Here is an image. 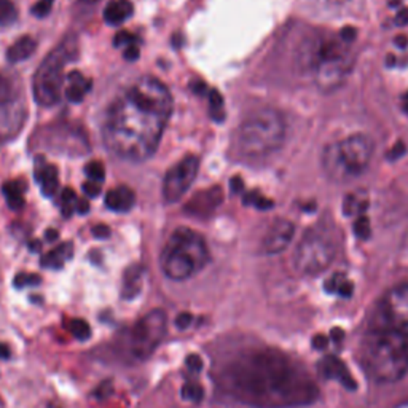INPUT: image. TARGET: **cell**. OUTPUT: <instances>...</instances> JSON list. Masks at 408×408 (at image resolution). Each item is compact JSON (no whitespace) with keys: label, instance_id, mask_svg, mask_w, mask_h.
I'll use <instances>...</instances> for the list:
<instances>
[{"label":"cell","instance_id":"d6986e66","mask_svg":"<svg viewBox=\"0 0 408 408\" xmlns=\"http://www.w3.org/2000/svg\"><path fill=\"white\" fill-rule=\"evenodd\" d=\"M66 80L67 86L64 90V94L67 101L72 102V104H80L85 99V94L91 88V81L85 79L84 74H80L79 71H72L71 74H67Z\"/></svg>","mask_w":408,"mask_h":408},{"label":"cell","instance_id":"74e56055","mask_svg":"<svg viewBox=\"0 0 408 408\" xmlns=\"http://www.w3.org/2000/svg\"><path fill=\"white\" fill-rule=\"evenodd\" d=\"M186 366L190 373H200L203 370L204 364H203V359L198 356V354H190V356L187 357Z\"/></svg>","mask_w":408,"mask_h":408},{"label":"cell","instance_id":"4316f807","mask_svg":"<svg viewBox=\"0 0 408 408\" xmlns=\"http://www.w3.org/2000/svg\"><path fill=\"white\" fill-rule=\"evenodd\" d=\"M204 397V390L201 385L195 381H187L182 387V399L192 404H200Z\"/></svg>","mask_w":408,"mask_h":408},{"label":"cell","instance_id":"1f68e13d","mask_svg":"<svg viewBox=\"0 0 408 408\" xmlns=\"http://www.w3.org/2000/svg\"><path fill=\"white\" fill-rule=\"evenodd\" d=\"M85 174L88 176L90 181L101 183L105 179V168L101 162H90L85 166Z\"/></svg>","mask_w":408,"mask_h":408},{"label":"cell","instance_id":"9a60e30c","mask_svg":"<svg viewBox=\"0 0 408 408\" xmlns=\"http://www.w3.org/2000/svg\"><path fill=\"white\" fill-rule=\"evenodd\" d=\"M319 370L327 380L338 381L344 390L356 391L357 383L354 380L351 372L348 370V367L335 356H327L319 362Z\"/></svg>","mask_w":408,"mask_h":408},{"label":"cell","instance_id":"f907efd6","mask_svg":"<svg viewBox=\"0 0 408 408\" xmlns=\"http://www.w3.org/2000/svg\"><path fill=\"white\" fill-rule=\"evenodd\" d=\"M394 43L397 47L404 50V48H407V45H408V38H407V36H397L394 38Z\"/></svg>","mask_w":408,"mask_h":408},{"label":"cell","instance_id":"e0dca14e","mask_svg":"<svg viewBox=\"0 0 408 408\" xmlns=\"http://www.w3.org/2000/svg\"><path fill=\"white\" fill-rule=\"evenodd\" d=\"M144 275L145 270L140 265H131L129 268H126L123 275V283H121V298L133 300L142 292Z\"/></svg>","mask_w":408,"mask_h":408},{"label":"cell","instance_id":"8fae6325","mask_svg":"<svg viewBox=\"0 0 408 408\" xmlns=\"http://www.w3.org/2000/svg\"><path fill=\"white\" fill-rule=\"evenodd\" d=\"M381 324L377 329H387L408 337V284L396 285L385 295L380 305Z\"/></svg>","mask_w":408,"mask_h":408},{"label":"cell","instance_id":"f5cc1de1","mask_svg":"<svg viewBox=\"0 0 408 408\" xmlns=\"http://www.w3.org/2000/svg\"><path fill=\"white\" fill-rule=\"evenodd\" d=\"M0 359H2V361H7V359H10V349L7 344H3V343H0Z\"/></svg>","mask_w":408,"mask_h":408},{"label":"cell","instance_id":"2e32d148","mask_svg":"<svg viewBox=\"0 0 408 408\" xmlns=\"http://www.w3.org/2000/svg\"><path fill=\"white\" fill-rule=\"evenodd\" d=\"M36 179L42 183V195L47 198H53L56 195L58 187H60V177H58V169L53 164H48L42 157L36 158Z\"/></svg>","mask_w":408,"mask_h":408},{"label":"cell","instance_id":"7c38bea8","mask_svg":"<svg viewBox=\"0 0 408 408\" xmlns=\"http://www.w3.org/2000/svg\"><path fill=\"white\" fill-rule=\"evenodd\" d=\"M200 160L195 155H187L181 162L174 164L164 176L163 181V198L166 203L181 201L183 195L192 187L198 176Z\"/></svg>","mask_w":408,"mask_h":408},{"label":"cell","instance_id":"9f6ffc18","mask_svg":"<svg viewBox=\"0 0 408 408\" xmlns=\"http://www.w3.org/2000/svg\"><path fill=\"white\" fill-rule=\"evenodd\" d=\"M396 62H397V61H396V58H394V56H392V55H387V61H386V66H387V67H392V66L396 64Z\"/></svg>","mask_w":408,"mask_h":408},{"label":"cell","instance_id":"277c9868","mask_svg":"<svg viewBox=\"0 0 408 408\" xmlns=\"http://www.w3.org/2000/svg\"><path fill=\"white\" fill-rule=\"evenodd\" d=\"M359 361L373 381H399L408 373V337L387 329H373L362 338Z\"/></svg>","mask_w":408,"mask_h":408},{"label":"cell","instance_id":"6f0895ef","mask_svg":"<svg viewBox=\"0 0 408 408\" xmlns=\"http://www.w3.org/2000/svg\"><path fill=\"white\" fill-rule=\"evenodd\" d=\"M327 2L332 3V5H343V3L351 2V0H327Z\"/></svg>","mask_w":408,"mask_h":408},{"label":"cell","instance_id":"d6a6232c","mask_svg":"<svg viewBox=\"0 0 408 408\" xmlns=\"http://www.w3.org/2000/svg\"><path fill=\"white\" fill-rule=\"evenodd\" d=\"M42 283V278L38 275H31V273H19L14 278V288L23 289L27 288V285H38Z\"/></svg>","mask_w":408,"mask_h":408},{"label":"cell","instance_id":"8992f818","mask_svg":"<svg viewBox=\"0 0 408 408\" xmlns=\"http://www.w3.org/2000/svg\"><path fill=\"white\" fill-rule=\"evenodd\" d=\"M373 140L367 134H351L325 145L320 163L330 181L343 183L362 176L370 166Z\"/></svg>","mask_w":408,"mask_h":408},{"label":"cell","instance_id":"7bdbcfd3","mask_svg":"<svg viewBox=\"0 0 408 408\" xmlns=\"http://www.w3.org/2000/svg\"><path fill=\"white\" fill-rule=\"evenodd\" d=\"M139 55H140V51H139V47L138 45L126 47L125 51H123V56H125L126 61H138L139 60Z\"/></svg>","mask_w":408,"mask_h":408},{"label":"cell","instance_id":"30bf717a","mask_svg":"<svg viewBox=\"0 0 408 408\" xmlns=\"http://www.w3.org/2000/svg\"><path fill=\"white\" fill-rule=\"evenodd\" d=\"M168 329V314L163 309H152L128 333V351L136 361H145L163 342Z\"/></svg>","mask_w":408,"mask_h":408},{"label":"cell","instance_id":"5b68a950","mask_svg":"<svg viewBox=\"0 0 408 408\" xmlns=\"http://www.w3.org/2000/svg\"><path fill=\"white\" fill-rule=\"evenodd\" d=\"M285 120L281 112L270 107L251 112L236 133V147L244 158L262 160L284 145Z\"/></svg>","mask_w":408,"mask_h":408},{"label":"cell","instance_id":"ab89813d","mask_svg":"<svg viewBox=\"0 0 408 408\" xmlns=\"http://www.w3.org/2000/svg\"><path fill=\"white\" fill-rule=\"evenodd\" d=\"M84 192H85V195H86V196L96 198V196H98L99 193H101V186H99L98 182H93V181L85 182V183H84Z\"/></svg>","mask_w":408,"mask_h":408},{"label":"cell","instance_id":"bcb514c9","mask_svg":"<svg viewBox=\"0 0 408 408\" xmlns=\"http://www.w3.org/2000/svg\"><path fill=\"white\" fill-rule=\"evenodd\" d=\"M93 235L94 238H98V240H105V238L110 236V228L107 225H96L93 228Z\"/></svg>","mask_w":408,"mask_h":408},{"label":"cell","instance_id":"680465c9","mask_svg":"<svg viewBox=\"0 0 408 408\" xmlns=\"http://www.w3.org/2000/svg\"><path fill=\"white\" fill-rule=\"evenodd\" d=\"M38 249H40V242H38V241H34V242H31V251L37 252Z\"/></svg>","mask_w":408,"mask_h":408},{"label":"cell","instance_id":"52a82bcc","mask_svg":"<svg viewBox=\"0 0 408 408\" xmlns=\"http://www.w3.org/2000/svg\"><path fill=\"white\" fill-rule=\"evenodd\" d=\"M211 257L200 233L181 227L169 238L160 257L163 273L173 281H186L209 264Z\"/></svg>","mask_w":408,"mask_h":408},{"label":"cell","instance_id":"4dcf8cb0","mask_svg":"<svg viewBox=\"0 0 408 408\" xmlns=\"http://www.w3.org/2000/svg\"><path fill=\"white\" fill-rule=\"evenodd\" d=\"M366 207H367V203L359 200L356 195H348L343 201V212L346 214V216H353V214L356 212L366 211Z\"/></svg>","mask_w":408,"mask_h":408},{"label":"cell","instance_id":"f1b7e54d","mask_svg":"<svg viewBox=\"0 0 408 408\" xmlns=\"http://www.w3.org/2000/svg\"><path fill=\"white\" fill-rule=\"evenodd\" d=\"M79 201V198H77L75 192L72 190V188H64L62 190V195H61V211H62V216L66 218L71 217L72 214L75 211V204Z\"/></svg>","mask_w":408,"mask_h":408},{"label":"cell","instance_id":"94428289","mask_svg":"<svg viewBox=\"0 0 408 408\" xmlns=\"http://www.w3.org/2000/svg\"><path fill=\"white\" fill-rule=\"evenodd\" d=\"M48 2H51V3H53V0H48Z\"/></svg>","mask_w":408,"mask_h":408},{"label":"cell","instance_id":"f35d334b","mask_svg":"<svg viewBox=\"0 0 408 408\" xmlns=\"http://www.w3.org/2000/svg\"><path fill=\"white\" fill-rule=\"evenodd\" d=\"M192 320H193V316L190 313H181L176 318V320H174V324H176V327L179 330H187L190 327Z\"/></svg>","mask_w":408,"mask_h":408},{"label":"cell","instance_id":"7402d4cb","mask_svg":"<svg viewBox=\"0 0 408 408\" xmlns=\"http://www.w3.org/2000/svg\"><path fill=\"white\" fill-rule=\"evenodd\" d=\"M34 51H36V42H34V38L27 36L21 37L8 48L7 60L12 62V64H16V62L26 61Z\"/></svg>","mask_w":408,"mask_h":408},{"label":"cell","instance_id":"60d3db41","mask_svg":"<svg viewBox=\"0 0 408 408\" xmlns=\"http://www.w3.org/2000/svg\"><path fill=\"white\" fill-rule=\"evenodd\" d=\"M356 37L357 32L354 27H344L342 29V32H340V38H342L344 43H348V45H351V43L356 40Z\"/></svg>","mask_w":408,"mask_h":408},{"label":"cell","instance_id":"d4e9b609","mask_svg":"<svg viewBox=\"0 0 408 408\" xmlns=\"http://www.w3.org/2000/svg\"><path fill=\"white\" fill-rule=\"evenodd\" d=\"M66 327L79 342H86L91 337V327L85 319H71Z\"/></svg>","mask_w":408,"mask_h":408},{"label":"cell","instance_id":"44dd1931","mask_svg":"<svg viewBox=\"0 0 408 408\" xmlns=\"http://www.w3.org/2000/svg\"><path fill=\"white\" fill-rule=\"evenodd\" d=\"M74 255V244L72 242H62L56 247L42 257V266L43 268L50 270H61L64 266L66 262H69Z\"/></svg>","mask_w":408,"mask_h":408},{"label":"cell","instance_id":"836d02e7","mask_svg":"<svg viewBox=\"0 0 408 408\" xmlns=\"http://www.w3.org/2000/svg\"><path fill=\"white\" fill-rule=\"evenodd\" d=\"M354 233H356V236L361 238V240H368V238H370V220H368L366 216L357 217L356 223H354Z\"/></svg>","mask_w":408,"mask_h":408},{"label":"cell","instance_id":"7dc6e473","mask_svg":"<svg viewBox=\"0 0 408 408\" xmlns=\"http://www.w3.org/2000/svg\"><path fill=\"white\" fill-rule=\"evenodd\" d=\"M396 26L399 27H404L408 24V8H402L399 13L396 14V19H394Z\"/></svg>","mask_w":408,"mask_h":408},{"label":"cell","instance_id":"816d5d0a","mask_svg":"<svg viewBox=\"0 0 408 408\" xmlns=\"http://www.w3.org/2000/svg\"><path fill=\"white\" fill-rule=\"evenodd\" d=\"M313 343H314L316 349H324L325 346H327V340H325L324 337H316Z\"/></svg>","mask_w":408,"mask_h":408},{"label":"cell","instance_id":"f6af8a7d","mask_svg":"<svg viewBox=\"0 0 408 408\" xmlns=\"http://www.w3.org/2000/svg\"><path fill=\"white\" fill-rule=\"evenodd\" d=\"M190 90L193 91V93H195L196 96H204L207 93V86H206V84H204V81H201V80H193L192 84H190Z\"/></svg>","mask_w":408,"mask_h":408},{"label":"cell","instance_id":"ac0fdd59","mask_svg":"<svg viewBox=\"0 0 408 408\" xmlns=\"http://www.w3.org/2000/svg\"><path fill=\"white\" fill-rule=\"evenodd\" d=\"M136 203V195L129 187L120 186L105 195V206L114 212H129Z\"/></svg>","mask_w":408,"mask_h":408},{"label":"cell","instance_id":"9c48e42d","mask_svg":"<svg viewBox=\"0 0 408 408\" xmlns=\"http://www.w3.org/2000/svg\"><path fill=\"white\" fill-rule=\"evenodd\" d=\"M337 255V242L322 228H311L305 233L294 254V266L298 273L316 276L324 273Z\"/></svg>","mask_w":408,"mask_h":408},{"label":"cell","instance_id":"e575fe53","mask_svg":"<svg viewBox=\"0 0 408 408\" xmlns=\"http://www.w3.org/2000/svg\"><path fill=\"white\" fill-rule=\"evenodd\" d=\"M136 42H138V37L133 36V34H129L128 31H121L115 36L114 38V47L115 48H120V47H129V45H136Z\"/></svg>","mask_w":408,"mask_h":408},{"label":"cell","instance_id":"5bb4252c","mask_svg":"<svg viewBox=\"0 0 408 408\" xmlns=\"http://www.w3.org/2000/svg\"><path fill=\"white\" fill-rule=\"evenodd\" d=\"M295 227L290 220L285 218H278L271 223V227L266 231L262 242V249L266 255H276L284 252L290 246V242L294 240Z\"/></svg>","mask_w":408,"mask_h":408},{"label":"cell","instance_id":"f546056e","mask_svg":"<svg viewBox=\"0 0 408 408\" xmlns=\"http://www.w3.org/2000/svg\"><path fill=\"white\" fill-rule=\"evenodd\" d=\"M242 203H244L246 206H249V204H252V206H255L257 209H260V211H268V209L273 207V201L268 200V198L259 195V193H257V192L247 193V195L244 196V200H242Z\"/></svg>","mask_w":408,"mask_h":408},{"label":"cell","instance_id":"ba28073f","mask_svg":"<svg viewBox=\"0 0 408 408\" xmlns=\"http://www.w3.org/2000/svg\"><path fill=\"white\" fill-rule=\"evenodd\" d=\"M79 55L77 37L67 36L38 67L32 80L34 99L38 105L51 107L60 102L64 67Z\"/></svg>","mask_w":408,"mask_h":408},{"label":"cell","instance_id":"603a6c76","mask_svg":"<svg viewBox=\"0 0 408 408\" xmlns=\"http://www.w3.org/2000/svg\"><path fill=\"white\" fill-rule=\"evenodd\" d=\"M24 192H26V186L19 181L7 182L3 186L5 200L12 211H19L24 207Z\"/></svg>","mask_w":408,"mask_h":408},{"label":"cell","instance_id":"b9f144b4","mask_svg":"<svg viewBox=\"0 0 408 408\" xmlns=\"http://www.w3.org/2000/svg\"><path fill=\"white\" fill-rule=\"evenodd\" d=\"M405 152H407L405 144L404 142H397L394 147L391 149V152L387 153V158H390V160H399L400 157H404Z\"/></svg>","mask_w":408,"mask_h":408},{"label":"cell","instance_id":"cb8c5ba5","mask_svg":"<svg viewBox=\"0 0 408 408\" xmlns=\"http://www.w3.org/2000/svg\"><path fill=\"white\" fill-rule=\"evenodd\" d=\"M325 290L329 294H337L340 297H351L354 285L351 281H348L343 275H333L332 278H329L325 281Z\"/></svg>","mask_w":408,"mask_h":408},{"label":"cell","instance_id":"484cf974","mask_svg":"<svg viewBox=\"0 0 408 408\" xmlns=\"http://www.w3.org/2000/svg\"><path fill=\"white\" fill-rule=\"evenodd\" d=\"M209 109H211V116L217 123H222L225 118V112H223V98L217 90L209 91Z\"/></svg>","mask_w":408,"mask_h":408},{"label":"cell","instance_id":"8d00e7d4","mask_svg":"<svg viewBox=\"0 0 408 408\" xmlns=\"http://www.w3.org/2000/svg\"><path fill=\"white\" fill-rule=\"evenodd\" d=\"M51 2H48V0H40V2H37L36 5L32 7V14L37 18H45L48 13L51 12Z\"/></svg>","mask_w":408,"mask_h":408},{"label":"cell","instance_id":"d590c367","mask_svg":"<svg viewBox=\"0 0 408 408\" xmlns=\"http://www.w3.org/2000/svg\"><path fill=\"white\" fill-rule=\"evenodd\" d=\"M13 91L10 81L5 79V77L0 75V105L8 104V102H13Z\"/></svg>","mask_w":408,"mask_h":408},{"label":"cell","instance_id":"83f0119b","mask_svg":"<svg viewBox=\"0 0 408 408\" xmlns=\"http://www.w3.org/2000/svg\"><path fill=\"white\" fill-rule=\"evenodd\" d=\"M18 12L12 0H0V26H10L16 21Z\"/></svg>","mask_w":408,"mask_h":408},{"label":"cell","instance_id":"ee69618b","mask_svg":"<svg viewBox=\"0 0 408 408\" xmlns=\"http://www.w3.org/2000/svg\"><path fill=\"white\" fill-rule=\"evenodd\" d=\"M110 392H112V383L110 381H104L98 387V390H96L94 397H98V399H105V397H109Z\"/></svg>","mask_w":408,"mask_h":408},{"label":"cell","instance_id":"11a10c76","mask_svg":"<svg viewBox=\"0 0 408 408\" xmlns=\"http://www.w3.org/2000/svg\"><path fill=\"white\" fill-rule=\"evenodd\" d=\"M171 42H173V45L176 47V48L181 47V45H182V36H181V34H176V36L173 37V40H171Z\"/></svg>","mask_w":408,"mask_h":408},{"label":"cell","instance_id":"ffe728a7","mask_svg":"<svg viewBox=\"0 0 408 408\" xmlns=\"http://www.w3.org/2000/svg\"><path fill=\"white\" fill-rule=\"evenodd\" d=\"M134 13V7L129 0H112L104 10V21L109 26H120Z\"/></svg>","mask_w":408,"mask_h":408},{"label":"cell","instance_id":"c3c4849f","mask_svg":"<svg viewBox=\"0 0 408 408\" xmlns=\"http://www.w3.org/2000/svg\"><path fill=\"white\" fill-rule=\"evenodd\" d=\"M75 211L79 214H88L90 211V203L86 198H79V201L75 204Z\"/></svg>","mask_w":408,"mask_h":408},{"label":"cell","instance_id":"db71d44e","mask_svg":"<svg viewBox=\"0 0 408 408\" xmlns=\"http://www.w3.org/2000/svg\"><path fill=\"white\" fill-rule=\"evenodd\" d=\"M45 236H47L48 241H56L58 238H60V233H58L56 230H47Z\"/></svg>","mask_w":408,"mask_h":408},{"label":"cell","instance_id":"4fadbf2b","mask_svg":"<svg viewBox=\"0 0 408 408\" xmlns=\"http://www.w3.org/2000/svg\"><path fill=\"white\" fill-rule=\"evenodd\" d=\"M223 201L222 188L220 187H211L206 190H201L193 195L190 200L183 206V214L190 216L193 218H209L214 214V211L220 206Z\"/></svg>","mask_w":408,"mask_h":408},{"label":"cell","instance_id":"7a4b0ae2","mask_svg":"<svg viewBox=\"0 0 408 408\" xmlns=\"http://www.w3.org/2000/svg\"><path fill=\"white\" fill-rule=\"evenodd\" d=\"M173 114V96L155 77H142L107 110L102 138L116 157L142 162L157 152Z\"/></svg>","mask_w":408,"mask_h":408},{"label":"cell","instance_id":"681fc988","mask_svg":"<svg viewBox=\"0 0 408 408\" xmlns=\"http://www.w3.org/2000/svg\"><path fill=\"white\" fill-rule=\"evenodd\" d=\"M230 188L233 193H241L242 188H244V186H242V179L241 177H233L230 181Z\"/></svg>","mask_w":408,"mask_h":408},{"label":"cell","instance_id":"3957f363","mask_svg":"<svg viewBox=\"0 0 408 408\" xmlns=\"http://www.w3.org/2000/svg\"><path fill=\"white\" fill-rule=\"evenodd\" d=\"M342 38L311 34L305 37L295 53V66L303 75L313 77L320 90L333 91L346 80L353 69V56Z\"/></svg>","mask_w":408,"mask_h":408},{"label":"cell","instance_id":"6125c7cd","mask_svg":"<svg viewBox=\"0 0 408 408\" xmlns=\"http://www.w3.org/2000/svg\"><path fill=\"white\" fill-rule=\"evenodd\" d=\"M0 405H2V400H0Z\"/></svg>","mask_w":408,"mask_h":408},{"label":"cell","instance_id":"91938a15","mask_svg":"<svg viewBox=\"0 0 408 408\" xmlns=\"http://www.w3.org/2000/svg\"><path fill=\"white\" fill-rule=\"evenodd\" d=\"M404 110L407 112V115H408V93H405V96H404Z\"/></svg>","mask_w":408,"mask_h":408},{"label":"cell","instance_id":"6da1fadb","mask_svg":"<svg viewBox=\"0 0 408 408\" xmlns=\"http://www.w3.org/2000/svg\"><path fill=\"white\" fill-rule=\"evenodd\" d=\"M222 386L252 408H298L319 399L318 386L302 364L271 348L236 356L222 373Z\"/></svg>","mask_w":408,"mask_h":408}]
</instances>
